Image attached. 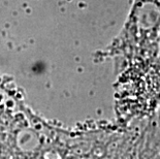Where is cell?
<instances>
[{"label": "cell", "mask_w": 160, "mask_h": 159, "mask_svg": "<svg viewBox=\"0 0 160 159\" xmlns=\"http://www.w3.org/2000/svg\"><path fill=\"white\" fill-rule=\"evenodd\" d=\"M108 51L130 62L160 55V0H135L124 28Z\"/></svg>", "instance_id": "6da1fadb"}]
</instances>
